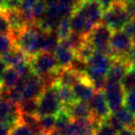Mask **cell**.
<instances>
[{
	"label": "cell",
	"instance_id": "obj_29",
	"mask_svg": "<svg viewBox=\"0 0 135 135\" xmlns=\"http://www.w3.org/2000/svg\"><path fill=\"white\" fill-rule=\"evenodd\" d=\"M121 85L126 93L135 90V68L131 67L121 81Z\"/></svg>",
	"mask_w": 135,
	"mask_h": 135
},
{
	"label": "cell",
	"instance_id": "obj_35",
	"mask_svg": "<svg viewBox=\"0 0 135 135\" xmlns=\"http://www.w3.org/2000/svg\"><path fill=\"white\" fill-rule=\"evenodd\" d=\"M0 34L11 35V27L5 12L0 11Z\"/></svg>",
	"mask_w": 135,
	"mask_h": 135
},
{
	"label": "cell",
	"instance_id": "obj_12",
	"mask_svg": "<svg viewBox=\"0 0 135 135\" xmlns=\"http://www.w3.org/2000/svg\"><path fill=\"white\" fill-rule=\"evenodd\" d=\"M23 80L22 100L23 99H38L46 88L43 80L36 74H32L28 79Z\"/></svg>",
	"mask_w": 135,
	"mask_h": 135
},
{
	"label": "cell",
	"instance_id": "obj_38",
	"mask_svg": "<svg viewBox=\"0 0 135 135\" xmlns=\"http://www.w3.org/2000/svg\"><path fill=\"white\" fill-rule=\"evenodd\" d=\"M122 31L125 32L131 37H133L135 35V20H131V21H129Z\"/></svg>",
	"mask_w": 135,
	"mask_h": 135
},
{
	"label": "cell",
	"instance_id": "obj_5",
	"mask_svg": "<svg viewBox=\"0 0 135 135\" xmlns=\"http://www.w3.org/2000/svg\"><path fill=\"white\" fill-rule=\"evenodd\" d=\"M29 63L33 73L39 77H43L59 70L57 60L53 53L40 52L31 57L29 59Z\"/></svg>",
	"mask_w": 135,
	"mask_h": 135
},
{
	"label": "cell",
	"instance_id": "obj_18",
	"mask_svg": "<svg viewBox=\"0 0 135 135\" xmlns=\"http://www.w3.org/2000/svg\"><path fill=\"white\" fill-rule=\"evenodd\" d=\"M54 54L57 60L59 68H68L76 56L75 52L70 47L68 46L63 41H60Z\"/></svg>",
	"mask_w": 135,
	"mask_h": 135
},
{
	"label": "cell",
	"instance_id": "obj_41",
	"mask_svg": "<svg viewBox=\"0 0 135 135\" xmlns=\"http://www.w3.org/2000/svg\"><path fill=\"white\" fill-rule=\"evenodd\" d=\"M100 3V5L102 6V8H104V11L107 10L111 7V5L114 3L115 0H97Z\"/></svg>",
	"mask_w": 135,
	"mask_h": 135
},
{
	"label": "cell",
	"instance_id": "obj_34",
	"mask_svg": "<svg viewBox=\"0 0 135 135\" xmlns=\"http://www.w3.org/2000/svg\"><path fill=\"white\" fill-rule=\"evenodd\" d=\"M22 0H3L2 4L0 6V11L7 12L12 10H19Z\"/></svg>",
	"mask_w": 135,
	"mask_h": 135
},
{
	"label": "cell",
	"instance_id": "obj_22",
	"mask_svg": "<svg viewBox=\"0 0 135 135\" xmlns=\"http://www.w3.org/2000/svg\"><path fill=\"white\" fill-rule=\"evenodd\" d=\"M53 86L56 88V92H57L58 97L59 100L62 104V107H66L70 105L71 104L75 103L77 100L75 98V95L73 94V91L72 88L68 86H63V85H60L59 83H55Z\"/></svg>",
	"mask_w": 135,
	"mask_h": 135
},
{
	"label": "cell",
	"instance_id": "obj_11",
	"mask_svg": "<svg viewBox=\"0 0 135 135\" xmlns=\"http://www.w3.org/2000/svg\"><path fill=\"white\" fill-rule=\"evenodd\" d=\"M89 105L94 119L104 122L107 121V118L110 117L111 110L103 91L95 92L94 97L89 102Z\"/></svg>",
	"mask_w": 135,
	"mask_h": 135
},
{
	"label": "cell",
	"instance_id": "obj_47",
	"mask_svg": "<svg viewBox=\"0 0 135 135\" xmlns=\"http://www.w3.org/2000/svg\"><path fill=\"white\" fill-rule=\"evenodd\" d=\"M132 129H134V131H135V122H134V125H133V128H132Z\"/></svg>",
	"mask_w": 135,
	"mask_h": 135
},
{
	"label": "cell",
	"instance_id": "obj_37",
	"mask_svg": "<svg viewBox=\"0 0 135 135\" xmlns=\"http://www.w3.org/2000/svg\"><path fill=\"white\" fill-rule=\"evenodd\" d=\"M38 0H22V3L20 8V11L21 12H26V11H32V8L34 5L37 3Z\"/></svg>",
	"mask_w": 135,
	"mask_h": 135
},
{
	"label": "cell",
	"instance_id": "obj_42",
	"mask_svg": "<svg viewBox=\"0 0 135 135\" xmlns=\"http://www.w3.org/2000/svg\"><path fill=\"white\" fill-rule=\"evenodd\" d=\"M117 135H135V131L131 128H124L121 131H118Z\"/></svg>",
	"mask_w": 135,
	"mask_h": 135
},
{
	"label": "cell",
	"instance_id": "obj_30",
	"mask_svg": "<svg viewBox=\"0 0 135 135\" xmlns=\"http://www.w3.org/2000/svg\"><path fill=\"white\" fill-rule=\"evenodd\" d=\"M47 9V2L46 0H38L37 3L34 5V7L32 9V13L33 16V19L35 21V23L39 22L43 17L45 16Z\"/></svg>",
	"mask_w": 135,
	"mask_h": 135
},
{
	"label": "cell",
	"instance_id": "obj_32",
	"mask_svg": "<svg viewBox=\"0 0 135 135\" xmlns=\"http://www.w3.org/2000/svg\"><path fill=\"white\" fill-rule=\"evenodd\" d=\"M70 18H65V19L62 20L59 23V26H58L56 32H57L58 37H59L60 41H62V40H66L69 36L70 35V33L72 32L71 26H70Z\"/></svg>",
	"mask_w": 135,
	"mask_h": 135
},
{
	"label": "cell",
	"instance_id": "obj_9",
	"mask_svg": "<svg viewBox=\"0 0 135 135\" xmlns=\"http://www.w3.org/2000/svg\"><path fill=\"white\" fill-rule=\"evenodd\" d=\"M75 10L83 14L94 26L102 23L105 11L97 0H81L78 3Z\"/></svg>",
	"mask_w": 135,
	"mask_h": 135
},
{
	"label": "cell",
	"instance_id": "obj_1",
	"mask_svg": "<svg viewBox=\"0 0 135 135\" xmlns=\"http://www.w3.org/2000/svg\"><path fill=\"white\" fill-rule=\"evenodd\" d=\"M44 31L37 24L28 26L15 40V45L27 55L29 58L42 52Z\"/></svg>",
	"mask_w": 135,
	"mask_h": 135
},
{
	"label": "cell",
	"instance_id": "obj_21",
	"mask_svg": "<svg viewBox=\"0 0 135 135\" xmlns=\"http://www.w3.org/2000/svg\"><path fill=\"white\" fill-rule=\"evenodd\" d=\"M60 39L56 32H45L43 34V43H42V52L53 53L56 52Z\"/></svg>",
	"mask_w": 135,
	"mask_h": 135
},
{
	"label": "cell",
	"instance_id": "obj_46",
	"mask_svg": "<svg viewBox=\"0 0 135 135\" xmlns=\"http://www.w3.org/2000/svg\"><path fill=\"white\" fill-rule=\"evenodd\" d=\"M132 41H133V45H135V35H134V36H133V37H132Z\"/></svg>",
	"mask_w": 135,
	"mask_h": 135
},
{
	"label": "cell",
	"instance_id": "obj_16",
	"mask_svg": "<svg viewBox=\"0 0 135 135\" xmlns=\"http://www.w3.org/2000/svg\"><path fill=\"white\" fill-rule=\"evenodd\" d=\"M70 21L72 32L83 34L84 36H88L89 33L93 31V29L95 27L83 14H81L77 10H74V12L70 18Z\"/></svg>",
	"mask_w": 135,
	"mask_h": 135
},
{
	"label": "cell",
	"instance_id": "obj_26",
	"mask_svg": "<svg viewBox=\"0 0 135 135\" xmlns=\"http://www.w3.org/2000/svg\"><path fill=\"white\" fill-rule=\"evenodd\" d=\"M40 129L45 135L56 129V116H43L38 117Z\"/></svg>",
	"mask_w": 135,
	"mask_h": 135
},
{
	"label": "cell",
	"instance_id": "obj_3",
	"mask_svg": "<svg viewBox=\"0 0 135 135\" xmlns=\"http://www.w3.org/2000/svg\"><path fill=\"white\" fill-rule=\"evenodd\" d=\"M113 32L103 23L96 25L87 36V42L98 52H102L111 56L110 41Z\"/></svg>",
	"mask_w": 135,
	"mask_h": 135
},
{
	"label": "cell",
	"instance_id": "obj_45",
	"mask_svg": "<svg viewBox=\"0 0 135 135\" xmlns=\"http://www.w3.org/2000/svg\"><path fill=\"white\" fill-rule=\"evenodd\" d=\"M3 102V98H2V95H1V93H0V105L2 104Z\"/></svg>",
	"mask_w": 135,
	"mask_h": 135
},
{
	"label": "cell",
	"instance_id": "obj_48",
	"mask_svg": "<svg viewBox=\"0 0 135 135\" xmlns=\"http://www.w3.org/2000/svg\"><path fill=\"white\" fill-rule=\"evenodd\" d=\"M78 1H81V0H78Z\"/></svg>",
	"mask_w": 135,
	"mask_h": 135
},
{
	"label": "cell",
	"instance_id": "obj_17",
	"mask_svg": "<svg viewBox=\"0 0 135 135\" xmlns=\"http://www.w3.org/2000/svg\"><path fill=\"white\" fill-rule=\"evenodd\" d=\"M131 68L129 60L113 59V64L107 73V81L121 83L122 79Z\"/></svg>",
	"mask_w": 135,
	"mask_h": 135
},
{
	"label": "cell",
	"instance_id": "obj_43",
	"mask_svg": "<svg viewBox=\"0 0 135 135\" xmlns=\"http://www.w3.org/2000/svg\"><path fill=\"white\" fill-rule=\"evenodd\" d=\"M129 63H131V67L135 68V45L132 47V49H131V52H129Z\"/></svg>",
	"mask_w": 135,
	"mask_h": 135
},
{
	"label": "cell",
	"instance_id": "obj_31",
	"mask_svg": "<svg viewBox=\"0 0 135 135\" xmlns=\"http://www.w3.org/2000/svg\"><path fill=\"white\" fill-rule=\"evenodd\" d=\"M15 46V43L11 36L0 34V57L5 56Z\"/></svg>",
	"mask_w": 135,
	"mask_h": 135
},
{
	"label": "cell",
	"instance_id": "obj_24",
	"mask_svg": "<svg viewBox=\"0 0 135 135\" xmlns=\"http://www.w3.org/2000/svg\"><path fill=\"white\" fill-rule=\"evenodd\" d=\"M113 114L118 118V121L123 125L124 128H131V129L133 128V125H134V122H135L134 114H132L127 108L121 107L119 110L113 113Z\"/></svg>",
	"mask_w": 135,
	"mask_h": 135
},
{
	"label": "cell",
	"instance_id": "obj_8",
	"mask_svg": "<svg viewBox=\"0 0 135 135\" xmlns=\"http://www.w3.org/2000/svg\"><path fill=\"white\" fill-rule=\"evenodd\" d=\"M103 92L112 113L117 112L124 105V97L126 92L120 83L107 81Z\"/></svg>",
	"mask_w": 135,
	"mask_h": 135
},
{
	"label": "cell",
	"instance_id": "obj_2",
	"mask_svg": "<svg viewBox=\"0 0 135 135\" xmlns=\"http://www.w3.org/2000/svg\"><path fill=\"white\" fill-rule=\"evenodd\" d=\"M131 17L126 9V6L122 0H115L107 10L104 12L102 23L110 29L112 32L122 31Z\"/></svg>",
	"mask_w": 135,
	"mask_h": 135
},
{
	"label": "cell",
	"instance_id": "obj_6",
	"mask_svg": "<svg viewBox=\"0 0 135 135\" xmlns=\"http://www.w3.org/2000/svg\"><path fill=\"white\" fill-rule=\"evenodd\" d=\"M111 57L113 59L129 60V54L133 47L132 38L123 31L113 32L110 41Z\"/></svg>",
	"mask_w": 135,
	"mask_h": 135
},
{
	"label": "cell",
	"instance_id": "obj_27",
	"mask_svg": "<svg viewBox=\"0 0 135 135\" xmlns=\"http://www.w3.org/2000/svg\"><path fill=\"white\" fill-rule=\"evenodd\" d=\"M70 70H73L74 72L80 76L85 77L87 74V70H88V65H87V61L81 59V58L75 56L73 60L71 61L70 65L69 66Z\"/></svg>",
	"mask_w": 135,
	"mask_h": 135
},
{
	"label": "cell",
	"instance_id": "obj_28",
	"mask_svg": "<svg viewBox=\"0 0 135 135\" xmlns=\"http://www.w3.org/2000/svg\"><path fill=\"white\" fill-rule=\"evenodd\" d=\"M72 121V118H70V114L62 108L58 112L57 115H56V129L63 131L68 126L70 125Z\"/></svg>",
	"mask_w": 135,
	"mask_h": 135
},
{
	"label": "cell",
	"instance_id": "obj_10",
	"mask_svg": "<svg viewBox=\"0 0 135 135\" xmlns=\"http://www.w3.org/2000/svg\"><path fill=\"white\" fill-rule=\"evenodd\" d=\"M21 116L18 104L3 100L0 105V121L7 124L12 131L16 126L21 124Z\"/></svg>",
	"mask_w": 135,
	"mask_h": 135
},
{
	"label": "cell",
	"instance_id": "obj_14",
	"mask_svg": "<svg viewBox=\"0 0 135 135\" xmlns=\"http://www.w3.org/2000/svg\"><path fill=\"white\" fill-rule=\"evenodd\" d=\"M72 91L77 101L86 102V103H89L92 100L96 92L87 76L83 77L76 84H74L72 87Z\"/></svg>",
	"mask_w": 135,
	"mask_h": 135
},
{
	"label": "cell",
	"instance_id": "obj_36",
	"mask_svg": "<svg viewBox=\"0 0 135 135\" xmlns=\"http://www.w3.org/2000/svg\"><path fill=\"white\" fill-rule=\"evenodd\" d=\"M124 107L132 114H135V90L127 92L124 97Z\"/></svg>",
	"mask_w": 135,
	"mask_h": 135
},
{
	"label": "cell",
	"instance_id": "obj_7",
	"mask_svg": "<svg viewBox=\"0 0 135 135\" xmlns=\"http://www.w3.org/2000/svg\"><path fill=\"white\" fill-rule=\"evenodd\" d=\"M113 64V58L102 52L95 51L92 57L87 61V77L90 76H107Z\"/></svg>",
	"mask_w": 135,
	"mask_h": 135
},
{
	"label": "cell",
	"instance_id": "obj_19",
	"mask_svg": "<svg viewBox=\"0 0 135 135\" xmlns=\"http://www.w3.org/2000/svg\"><path fill=\"white\" fill-rule=\"evenodd\" d=\"M2 59L6 62V64L10 68H16L23 63L29 61L30 58L27 56L23 51H21L19 47L15 46L13 49L7 53L5 56H2Z\"/></svg>",
	"mask_w": 135,
	"mask_h": 135
},
{
	"label": "cell",
	"instance_id": "obj_20",
	"mask_svg": "<svg viewBox=\"0 0 135 135\" xmlns=\"http://www.w3.org/2000/svg\"><path fill=\"white\" fill-rule=\"evenodd\" d=\"M86 77V76H85ZM83 76L78 75L76 72L71 70L70 68H59L57 73V83L63 86H68L72 88L74 84L78 83Z\"/></svg>",
	"mask_w": 135,
	"mask_h": 135
},
{
	"label": "cell",
	"instance_id": "obj_33",
	"mask_svg": "<svg viewBox=\"0 0 135 135\" xmlns=\"http://www.w3.org/2000/svg\"><path fill=\"white\" fill-rule=\"evenodd\" d=\"M94 52H95V50L94 49V47H93L88 42H86L79 50L76 51L75 54H76V56L85 60V61H88V60L92 57L93 55L94 54Z\"/></svg>",
	"mask_w": 135,
	"mask_h": 135
},
{
	"label": "cell",
	"instance_id": "obj_39",
	"mask_svg": "<svg viewBox=\"0 0 135 135\" xmlns=\"http://www.w3.org/2000/svg\"><path fill=\"white\" fill-rule=\"evenodd\" d=\"M8 68V66L6 64V62L2 59V57H0V87L2 85L3 77H4V74Z\"/></svg>",
	"mask_w": 135,
	"mask_h": 135
},
{
	"label": "cell",
	"instance_id": "obj_44",
	"mask_svg": "<svg viewBox=\"0 0 135 135\" xmlns=\"http://www.w3.org/2000/svg\"><path fill=\"white\" fill-rule=\"evenodd\" d=\"M47 135H66V134H65V133H64V131H59V129H55L54 131H51V132H49Z\"/></svg>",
	"mask_w": 135,
	"mask_h": 135
},
{
	"label": "cell",
	"instance_id": "obj_4",
	"mask_svg": "<svg viewBox=\"0 0 135 135\" xmlns=\"http://www.w3.org/2000/svg\"><path fill=\"white\" fill-rule=\"evenodd\" d=\"M63 108L54 86L46 87L38 98V117L56 116Z\"/></svg>",
	"mask_w": 135,
	"mask_h": 135
},
{
	"label": "cell",
	"instance_id": "obj_40",
	"mask_svg": "<svg viewBox=\"0 0 135 135\" xmlns=\"http://www.w3.org/2000/svg\"><path fill=\"white\" fill-rule=\"evenodd\" d=\"M11 129L7 124L0 121V135H10Z\"/></svg>",
	"mask_w": 135,
	"mask_h": 135
},
{
	"label": "cell",
	"instance_id": "obj_25",
	"mask_svg": "<svg viewBox=\"0 0 135 135\" xmlns=\"http://www.w3.org/2000/svg\"><path fill=\"white\" fill-rule=\"evenodd\" d=\"M21 114L37 116L38 99H23L18 104Z\"/></svg>",
	"mask_w": 135,
	"mask_h": 135
},
{
	"label": "cell",
	"instance_id": "obj_23",
	"mask_svg": "<svg viewBox=\"0 0 135 135\" xmlns=\"http://www.w3.org/2000/svg\"><path fill=\"white\" fill-rule=\"evenodd\" d=\"M20 79H21V77H20V74L18 73L17 70L14 68L8 67L4 74L2 85H1L0 89H4V90L12 89L18 84Z\"/></svg>",
	"mask_w": 135,
	"mask_h": 135
},
{
	"label": "cell",
	"instance_id": "obj_13",
	"mask_svg": "<svg viewBox=\"0 0 135 135\" xmlns=\"http://www.w3.org/2000/svg\"><path fill=\"white\" fill-rule=\"evenodd\" d=\"M47 9L50 10L61 20L70 18L75 10L78 0H46Z\"/></svg>",
	"mask_w": 135,
	"mask_h": 135
},
{
	"label": "cell",
	"instance_id": "obj_15",
	"mask_svg": "<svg viewBox=\"0 0 135 135\" xmlns=\"http://www.w3.org/2000/svg\"><path fill=\"white\" fill-rule=\"evenodd\" d=\"M69 114L72 120H83V119H92L94 118L93 113L89 103L81 101H76L69 107H63Z\"/></svg>",
	"mask_w": 135,
	"mask_h": 135
}]
</instances>
